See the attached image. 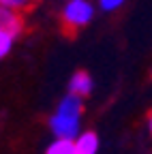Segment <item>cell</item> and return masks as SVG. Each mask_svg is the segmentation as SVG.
Masks as SVG:
<instances>
[{"label": "cell", "mask_w": 152, "mask_h": 154, "mask_svg": "<svg viewBox=\"0 0 152 154\" xmlns=\"http://www.w3.org/2000/svg\"><path fill=\"white\" fill-rule=\"evenodd\" d=\"M45 154H75V139H54Z\"/></svg>", "instance_id": "obj_6"}, {"label": "cell", "mask_w": 152, "mask_h": 154, "mask_svg": "<svg viewBox=\"0 0 152 154\" xmlns=\"http://www.w3.org/2000/svg\"><path fill=\"white\" fill-rule=\"evenodd\" d=\"M0 30H5V32H9L13 36L20 34L24 30V19H22L20 11L0 5Z\"/></svg>", "instance_id": "obj_3"}, {"label": "cell", "mask_w": 152, "mask_h": 154, "mask_svg": "<svg viewBox=\"0 0 152 154\" xmlns=\"http://www.w3.org/2000/svg\"><path fill=\"white\" fill-rule=\"evenodd\" d=\"M32 2H34V0H0V5H5V7H11V9H15V11L28 9Z\"/></svg>", "instance_id": "obj_9"}, {"label": "cell", "mask_w": 152, "mask_h": 154, "mask_svg": "<svg viewBox=\"0 0 152 154\" xmlns=\"http://www.w3.org/2000/svg\"><path fill=\"white\" fill-rule=\"evenodd\" d=\"M13 34H9V32H5V30H0V58H5L9 51H11V47H13Z\"/></svg>", "instance_id": "obj_7"}, {"label": "cell", "mask_w": 152, "mask_h": 154, "mask_svg": "<svg viewBox=\"0 0 152 154\" xmlns=\"http://www.w3.org/2000/svg\"><path fill=\"white\" fill-rule=\"evenodd\" d=\"M99 152V137L92 131L82 133L75 139V154H97Z\"/></svg>", "instance_id": "obj_5"}, {"label": "cell", "mask_w": 152, "mask_h": 154, "mask_svg": "<svg viewBox=\"0 0 152 154\" xmlns=\"http://www.w3.org/2000/svg\"><path fill=\"white\" fill-rule=\"evenodd\" d=\"M148 131H150V135H152V111L148 113Z\"/></svg>", "instance_id": "obj_10"}, {"label": "cell", "mask_w": 152, "mask_h": 154, "mask_svg": "<svg viewBox=\"0 0 152 154\" xmlns=\"http://www.w3.org/2000/svg\"><path fill=\"white\" fill-rule=\"evenodd\" d=\"M92 77L86 73V71H77V73H73V77L69 79V92L75 94V96H88L92 92Z\"/></svg>", "instance_id": "obj_4"}, {"label": "cell", "mask_w": 152, "mask_h": 154, "mask_svg": "<svg viewBox=\"0 0 152 154\" xmlns=\"http://www.w3.org/2000/svg\"><path fill=\"white\" fill-rule=\"evenodd\" d=\"M94 7L88 0H69V5L62 9V24L69 30H79L92 22Z\"/></svg>", "instance_id": "obj_2"}, {"label": "cell", "mask_w": 152, "mask_h": 154, "mask_svg": "<svg viewBox=\"0 0 152 154\" xmlns=\"http://www.w3.org/2000/svg\"><path fill=\"white\" fill-rule=\"evenodd\" d=\"M82 113H84V103L82 96L67 94L64 99L58 103L56 111L49 118V131L54 133L56 139H77L82 131Z\"/></svg>", "instance_id": "obj_1"}, {"label": "cell", "mask_w": 152, "mask_h": 154, "mask_svg": "<svg viewBox=\"0 0 152 154\" xmlns=\"http://www.w3.org/2000/svg\"><path fill=\"white\" fill-rule=\"evenodd\" d=\"M124 2H126V0H99V7L105 13H113V11H118Z\"/></svg>", "instance_id": "obj_8"}]
</instances>
